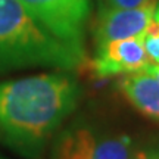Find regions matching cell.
Wrapping results in <instances>:
<instances>
[{
    "label": "cell",
    "mask_w": 159,
    "mask_h": 159,
    "mask_svg": "<svg viewBox=\"0 0 159 159\" xmlns=\"http://www.w3.org/2000/svg\"><path fill=\"white\" fill-rule=\"evenodd\" d=\"M130 159H159V149L150 148V149H142L133 152Z\"/></svg>",
    "instance_id": "obj_11"
},
{
    "label": "cell",
    "mask_w": 159,
    "mask_h": 159,
    "mask_svg": "<svg viewBox=\"0 0 159 159\" xmlns=\"http://www.w3.org/2000/svg\"><path fill=\"white\" fill-rule=\"evenodd\" d=\"M142 39L146 55L149 57V62L159 65V19L153 18L150 27L142 35Z\"/></svg>",
    "instance_id": "obj_9"
},
{
    "label": "cell",
    "mask_w": 159,
    "mask_h": 159,
    "mask_svg": "<svg viewBox=\"0 0 159 159\" xmlns=\"http://www.w3.org/2000/svg\"><path fill=\"white\" fill-rule=\"evenodd\" d=\"M31 16L50 34L84 53V25L90 0H19Z\"/></svg>",
    "instance_id": "obj_3"
},
{
    "label": "cell",
    "mask_w": 159,
    "mask_h": 159,
    "mask_svg": "<svg viewBox=\"0 0 159 159\" xmlns=\"http://www.w3.org/2000/svg\"><path fill=\"white\" fill-rule=\"evenodd\" d=\"M118 89L133 108L146 118L159 122V80L146 69L127 74Z\"/></svg>",
    "instance_id": "obj_6"
},
{
    "label": "cell",
    "mask_w": 159,
    "mask_h": 159,
    "mask_svg": "<svg viewBox=\"0 0 159 159\" xmlns=\"http://www.w3.org/2000/svg\"><path fill=\"white\" fill-rule=\"evenodd\" d=\"M100 2L102 7H109V9H134L158 3L156 0H100Z\"/></svg>",
    "instance_id": "obj_10"
},
{
    "label": "cell",
    "mask_w": 159,
    "mask_h": 159,
    "mask_svg": "<svg viewBox=\"0 0 159 159\" xmlns=\"http://www.w3.org/2000/svg\"><path fill=\"white\" fill-rule=\"evenodd\" d=\"M84 53L56 39L19 0H0V66H49L71 71Z\"/></svg>",
    "instance_id": "obj_2"
},
{
    "label": "cell",
    "mask_w": 159,
    "mask_h": 159,
    "mask_svg": "<svg viewBox=\"0 0 159 159\" xmlns=\"http://www.w3.org/2000/svg\"><path fill=\"white\" fill-rule=\"evenodd\" d=\"M155 5L134 9L100 7L93 28V39L97 46L112 40L142 37L153 21Z\"/></svg>",
    "instance_id": "obj_5"
},
{
    "label": "cell",
    "mask_w": 159,
    "mask_h": 159,
    "mask_svg": "<svg viewBox=\"0 0 159 159\" xmlns=\"http://www.w3.org/2000/svg\"><path fill=\"white\" fill-rule=\"evenodd\" d=\"M142 37L112 40L97 46L91 61V69L100 78L121 74H133L149 65Z\"/></svg>",
    "instance_id": "obj_4"
},
{
    "label": "cell",
    "mask_w": 159,
    "mask_h": 159,
    "mask_svg": "<svg viewBox=\"0 0 159 159\" xmlns=\"http://www.w3.org/2000/svg\"><path fill=\"white\" fill-rule=\"evenodd\" d=\"M0 159H5V158H2V156H0Z\"/></svg>",
    "instance_id": "obj_13"
},
{
    "label": "cell",
    "mask_w": 159,
    "mask_h": 159,
    "mask_svg": "<svg viewBox=\"0 0 159 159\" xmlns=\"http://www.w3.org/2000/svg\"><path fill=\"white\" fill-rule=\"evenodd\" d=\"M146 71L148 72H150V74L153 75V77H156V78L159 80V65H155V63H149L148 66H146Z\"/></svg>",
    "instance_id": "obj_12"
},
{
    "label": "cell",
    "mask_w": 159,
    "mask_h": 159,
    "mask_svg": "<svg viewBox=\"0 0 159 159\" xmlns=\"http://www.w3.org/2000/svg\"><path fill=\"white\" fill-rule=\"evenodd\" d=\"M96 131L87 125H72L55 139L50 159H91Z\"/></svg>",
    "instance_id": "obj_7"
},
{
    "label": "cell",
    "mask_w": 159,
    "mask_h": 159,
    "mask_svg": "<svg viewBox=\"0 0 159 159\" xmlns=\"http://www.w3.org/2000/svg\"><path fill=\"white\" fill-rule=\"evenodd\" d=\"M80 96V84L66 72L0 83V143L25 159H40Z\"/></svg>",
    "instance_id": "obj_1"
},
{
    "label": "cell",
    "mask_w": 159,
    "mask_h": 159,
    "mask_svg": "<svg viewBox=\"0 0 159 159\" xmlns=\"http://www.w3.org/2000/svg\"><path fill=\"white\" fill-rule=\"evenodd\" d=\"M133 140L128 136H99L96 134L91 159H130Z\"/></svg>",
    "instance_id": "obj_8"
}]
</instances>
